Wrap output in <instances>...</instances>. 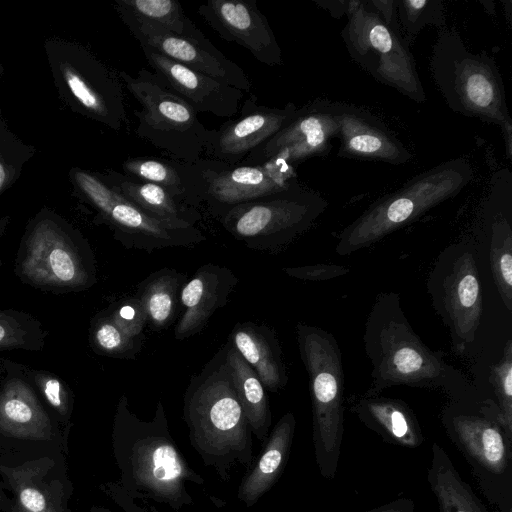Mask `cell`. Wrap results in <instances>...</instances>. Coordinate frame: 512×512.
<instances>
[{
    "label": "cell",
    "mask_w": 512,
    "mask_h": 512,
    "mask_svg": "<svg viewBox=\"0 0 512 512\" xmlns=\"http://www.w3.org/2000/svg\"><path fill=\"white\" fill-rule=\"evenodd\" d=\"M364 350L371 383L363 395L377 396L393 386L441 390L449 400L479 396L469 379L431 350L406 318L399 293L381 292L367 315Z\"/></svg>",
    "instance_id": "6da1fadb"
},
{
    "label": "cell",
    "mask_w": 512,
    "mask_h": 512,
    "mask_svg": "<svg viewBox=\"0 0 512 512\" xmlns=\"http://www.w3.org/2000/svg\"><path fill=\"white\" fill-rule=\"evenodd\" d=\"M112 438L119 485L128 494L175 511L193 504L187 483L203 485L205 481L179 451L161 401L153 418L146 421L130 410L126 395H122L116 405Z\"/></svg>",
    "instance_id": "7a4b0ae2"
},
{
    "label": "cell",
    "mask_w": 512,
    "mask_h": 512,
    "mask_svg": "<svg viewBox=\"0 0 512 512\" xmlns=\"http://www.w3.org/2000/svg\"><path fill=\"white\" fill-rule=\"evenodd\" d=\"M183 419L193 449L223 481L230 480L236 465H253L252 432L232 381L225 346L190 379Z\"/></svg>",
    "instance_id": "3957f363"
},
{
    "label": "cell",
    "mask_w": 512,
    "mask_h": 512,
    "mask_svg": "<svg viewBox=\"0 0 512 512\" xmlns=\"http://www.w3.org/2000/svg\"><path fill=\"white\" fill-rule=\"evenodd\" d=\"M14 273L22 283L54 294L83 292L98 281L95 254L87 238L45 207L25 227Z\"/></svg>",
    "instance_id": "277c9868"
},
{
    "label": "cell",
    "mask_w": 512,
    "mask_h": 512,
    "mask_svg": "<svg viewBox=\"0 0 512 512\" xmlns=\"http://www.w3.org/2000/svg\"><path fill=\"white\" fill-rule=\"evenodd\" d=\"M430 69L447 105L456 113L497 124L506 155L512 157V120L504 84L493 58L472 53L454 29H439L432 48Z\"/></svg>",
    "instance_id": "5b68a950"
},
{
    "label": "cell",
    "mask_w": 512,
    "mask_h": 512,
    "mask_svg": "<svg viewBox=\"0 0 512 512\" xmlns=\"http://www.w3.org/2000/svg\"><path fill=\"white\" fill-rule=\"evenodd\" d=\"M440 420L490 504L499 512H512V441L494 399L449 400Z\"/></svg>",
    "instance_id": "8992f818"
},
{
    "label": "cell",
    "mask_w": 512,
    "mask_h": 512,
    "mask_svg": "<svg viewBox=\"0 0 512 512\" xmlns=\"http://www.w3.org/2000/svg\"><path fill=\"white\" fill-rule=\"evenodd\" d=\"M473 178L465 158L445 161L413 177L397 191L372 203L338 237L336 252L349 255L371 246L457 195Z\"/></svg>",
    "instance_id": "52a82bcc"
},
{
    "label": "cell",
    "mask_w": 512,
    "mask_h": 512,
    "mask_svg": "<svg viewBox=\"0 0 512 512\" xmlns=\"http://www.w3.org/2000/svg\"><path fill=\"white\" fill-rule=\"evenodd\" d=\"M296 336L309 378L312 440L320 475L333 480L344 435L345 380L335 337L320 327L298 322Z\"/></svg>",
    "instance_id": "ba28073f"
},
{
    "label": "cell",
    "mask_w": 512,
    "mask_h": 512,
    "mask_svg": "<svg viewBox=\"0 0 512 512\" xmlns=\"http://www.w3.org/2000/svg\"><path fill=\"white\" fill-rule=\"evenodd\" d=\"M44 49L58 94L74 112L115 131L128 127L118 72L75 42L47 39Z\"/></svg>",
    "instance_id": "9c48e42d"
},
{
    "label": "cell",
    "mask_w": 512,
    "mask_h": 512,
    "mask_svg": "<svg viewBox=\"0 0 512 512\" xmlns=\"http://www.w3.org/2000/svg\"><path fill=\"white\" fill-rule=\"evenodd\" d=\"M122 84L141 105L135 110L138 137L170 155L193 163L201 158L208 136L194 108L153 71L142 68L136 76L118 72Z\"/></svg>",
    "instance_id": "30bf717a"
},
{
    "label": "cell",
    "mask_w": 512,
    "mask_h": 512,
    "mask_svg": "<svg viewBox=\"0 0 512 512\" xmlns=\"http://www.w3.org/2000/svg\"><path fill=\"white\" fill-rule=\"evenodd\" d=\"M328 202L295 180L287 188L239 204L218 219L250 249L278 253L309 230Z\"/></svg>",
    "instance_id": "8fae6325"
},
{
    "label": "cell",
    "mask_w": 512,
    "mask_h": 512,
    "mask_svg": "<svg viewBox=\"0 0 512 512\" xmlns=\"http://www.w3.org/2000/svg\"><path fill=\"white\" fill-rule=\"evenodd\" d=\"M185 188V204L204 205L217 220L234 206L273 194L297 180L296 167L271 158L259 165L229 164L201 157L177 161Z\"/></svg>",
    "instance_id": "7c38bea8"
},
{
    "label": "cell",
    "mask_w": 512,
    "mask_h": 512,
    "mask_svg": "<svg viewBox=\"0 0 512 512\" xmlns=\"http://www.w3.org/2000/svg\"><path fill=\"white\" fill-rule=\"evenodd\" d=\"M341 35L351 58L375 80L422 104L426 93L409 45L385 25L369 0H350Z\"/></svg>",
    "instance_id": "4fadbf2b"
},
{
    "label": "cell",
    "mask_w": 512,
    "mask_h": 512,
    "mask_svg": "<svg viewBox=\"0 0 512 512\" xmlns=\"http://www.w3.org/2000/svg\"><path fill=\"white\" fill-rule=\"evenodd\" d=\"M70 178L76 191L125 248L151 253L163 248L190 247L206 240L194 225L150 217L109 187L98 173L75 168Z\"/></svg>",
    "instance_id": "5bb4252c"
},
{
    "label": "cell",
    "mask_w": 512,
    "mask_h": 512,
    "mask_svg": "<svg viewBox=\"0 0 512 512\" xmlns=\"http://www.w3.org/2000/svg\"><path fill=\"white\" fill-rule=\"evenodd\" d=\"M477 253L471 244L445 248L428 277L432 305L449 330L452 348L462 354L475 340L483 315Z\"/></svg>",
    "instance_id": "9a60e30c"
},
{
    "label": "cell",
    "mask_w": 512,
    "mask_h": 512,
    "mask_svg": "<svg viewBox=\"0 0 512 512\" xmlns=\"http://www.w3.org/2000/svg\"><path fill=\"white\" fill-rule=\"evenodd\" d=\"M114 8L140 45L244 92L251 90L252 83L244 70L227 58L208 38L200 41L180 37L122 8Z\"/></svg>",
    "instance_id": "2e32d148"
},
{
    "label": "cell",
    "mask_w": 512,
    "mask_h": 512,
    "mask_svg": "<svg viewBox=\"0 0 512 512\" xmlns=\"http://www.w3.org/2000/svg\"><path fill=\"white\" fill-rule=\"evenodd\" d=\"M337 136L331 101L315 100L299 108L291 123L255 148L240 164L259 165L276 158L297 167L311 157L328 154L331 139Z\"/></svg>",
    "instance_id": "e0dca14e"
},
{
    "label": "cell",
    "mask_w": 512,
    "mask_h": 512,
    "mask_svg": "<svg viewBox=\"0 0 512 512\" xmlns=\"http://www.w3.org/2000/svg\"><path fill=\"white\" fill-rule=\"evenodd\" d=\"M298 110L291 102L283 108L264 106L258 103L255 94H250L238 117L217 129H209L203 154L229 164H240L255 148L291 123Z\"/></svg>",
    "instance_id": "ac0fdd59"
},
{
    "label": "cell",
    "mask_w": 512,
    "mask_h": 512,
    "mask_svg": "<svg viewBox=\"0 0 512 512\" xmlns=\"http://www.w3.org/2000/svg\"><path fill=\"white\" fill-rule=\"evenodd\" d=\"M197 12L220 38L247 49L258 62L283 64L276 36L256 0H209Z\"/></svg>",
    "instance_id": "d6986e66"
},
{
    "label": "cell",
    "mask_w": 512,
    "mask_h": 512,
    "mask_svg": "<svg viewBox=\"0 0 512 512\" xmlns=\"http://www.w3.org/2000/svg\"><path fill=\"white\" fill-rule=\"evenodd\" d=\"M0 432L17 438L43 440L54 433L51 414L24 372V364L2 358Z\"/></svg>",
    "instance_id": "ffe728a7"
},
{
    "label": "cell",
    "mask_w": 512,
    "mask_h": 512,
    "mask_svg": "<svg viewBox=\"0 0 512 512\" xmlns=\"http://www.w3.org/2000/svg\"><path fill=\"white\" fill-rule=\"evenodd\" d=\"M331 105L338 125V156L394 165L411 161L410 151L370 112L346 103Z\"/></svg>",
    "instance_id": "44dd1931"
},
{
    "label": "cell",
    "mask_w": 512,
    "mask_h": 512,
    "mask_svg": "<svg viewBox=\"0 0 512 512\" xmlns=\"http://www.w3.org/2000/svg\"><path fill=\"white\" fill-rule=\"evenodd\" d=\"M140 46L153 72L197 113L231 117L239 112L244 91L190 69L145 45Z\"/></svg>",
    "instance_id": "7402d4cb"
},
{
    "label": "cell",
    "mask_w": 512,
    "mask_h": 512,
    "mask_svg": "<svg viewBox=\"0 0 512 512\" xmlns=\"http://www.w3.org/2000/svg\"><path fill=\"white\" fill-rule=\"evenodd\" d=\"M238 283L226 266L208 263L199 267L181 289L183 313L175 326V339L181 341L203 330L213 314L228 303Z\"/></svg>",
    "instance_id": "603a6c76"
},
{
    "label": "cell",
    "mask_w": 512,
    "mask_h": 512,
    "mask_svg": "<svg viewBox=\"0 0 512 512\" xmlns=\"http://www.w3.org/2000/svg\"><path fill=\"white\" fill-rule=\"evenodd\" d=\"M349 410L383 441L404 448H418L425 442L419 421L402 400L360 395L348 402Z\"/></svg>",
    "instance_id": "cb8c5ba5"
},
{
    "label": "cell",
    "mask_w": 512,
    "mask_h": 512,
    "mask_svg": "<svg viewBox=\"0 0 512 512\" xmlns=\"http://www.w3.org/2000/svg\"><path fill=\"white\" fill-rule=\"evenodd\" d=\"M296 428L292 412L285 413L269 433L261 454L243 477L237 498L246 506L255 505L277 482L286 466Z\"/></svg>",
    "instance_id": "d4e9b609"
},
{
    "label": "cell",
    "mask_w": 512,
    "mask_h": 512,
    "mask_svg": "<svg viewBox=\"0 0 512 512\" xmlns=\"http://www.w3.org/2000/svg\"><path fill=\"white\" fill-rule=\"evenodd\" d=\"M229 340L255 370L266 390L278 392L286 386L288 377L274 330L254 322L237 323Z\"/></svg>",
    "instance_id": "484cf974"
},
{
    "label": "cell",
    "mask_w": 512,
    "mask_h": 512,
    "mask_svg": "<svg viewBox=\"0 0 512 512\" xmlns=\"http://www.w3.org/2000/svg\"><path fill=\"white\" fill-rule=\"evenodd\" d=\"M98 175L109 187L150 217L194 226L202 219L198 209L177 200L156 184L140 181L114 170Z\"/></svg>",
    "instance_id": "4316f807"
},
{
    "label": "cell",
    "mask_w": 512,
    "mask_h": 512,
    "mask_svg": "<svg viewBox=\"0 0 512 512\" xmlns=\"http://www.w3.org/2000/svg\"><path fill=\"white\" fill-rule=\"evenodd\" d=\"M225 352L232 381L251 432L264 444L272 424L266 388L255 370L243 359L230 340L225 344Z\"/></svg>",
    "instance_id": "83f0119b"
},
{
    "label": "cell",
    "mask_w": 512,
    "mask_h": 512,
    "mask_svg": "<svg viewBox=\"0 0 512 512\" xmlns=\"http://www.w3.org/2000/svg\"><path fill=\"white\" fill-rule=\"evenodd\" d=\"M427 481L439 512H489L437 443L432 445Z\"/></svg>",
    "instance_id": "f1b7e54d"
},
{
    "label": "cell",
    "mask_w": 512,
    "mask_h": 512,
    "mask_svg": "<svg viewBox=\"0 0 512 512\" xmlns=\"http://www.w3.org/2000/svg\"><path fill=\"white\" fill-rule=\"evenodd\" d=\"M186 281V276L177 270L162 268L138 284L135 297L142 303L147 324L153 330L166 329L174 322Z\"/></svg>",
    "instance_id": "f546056e"
},
{
    "label": "cell",
    "mask_w": 512,
    "mask_h": 512,
    "mask_svg": "<svg viewBox=\"0 0 512 512\" xmlns=\"http://www.w3.org/2000/svg\"><path fill=\"white\" fill-rule=\"evenodd\" d=\"M114 7L157 24L177 36L200 41L207 39L176 0H114Z\"/></svg>",
    "instance_id": "4dcf8cb0"
},
{
    "label": "cell",
    "mask_w": 512,
    "mask_h": 512,
    "mask_svg": "<svg viewBox=\"0 0 512 512\" xmlns=\"http://www.w3.org/2000/svg\"><path fill=\"white\" fill-rule=\"evenodd\" d=\"M48 331L30 313L17 309H0V352L44 349Z\"/></svg>",
    "instance_id": "1f68e13d"
},
{
    "label": "cell",
    "mask_w": 512,
    "mask_h": 512,
    "mask_svg": "<svg viewBox=\"0 0 512 512\" xmlns=\"http://www.w3.org/2000/svg\"><path fill=\"white\" fill-rule=\"evenodd\" d=\"M490 266L498 293L508 311L512 310V228L505 218L492 223Z\"/></svg>",
    "instance_id": "d6a6232c"
},
{
    "label": "cell",
    "mask_w": 512,
    "mask_h": 512,
    "mask_svg": "<svg viewBox=\"0 0 512 512\" xmlns=\"http://www.w3.org/2000/svg\"><path fill=\"white\" fill-rule=\"evenodd\" d=\"M122 169L125 175L156 184L185 203V188L177 161L150 156L132 157L122 163Z\"/></svg>",
    "instance_id": "836d02e7"
},
{
    "label": "cell",
    "mask_w": 512,
    "mask_h": 512,
    "mask_svg": "<svg viewBox=\"0 0 512 512\" xmlns=\"http://www.w3.org/2000/svg\"><path fill=\"white\" fill-rule=\"evenodd\" d=\"M142 342L122 332L104 311L96 314L90 322L89 344L98 355L131 359L141 350Z\"/></svg>",
    "instance_id": "e575fe53"
},
{
    "label": "cell",
    "mask_w": 512,
    "mask_h": 512,
    "mask_svg": "<svg viewBox=\"0 0 512 512\" xmlns=\"http://www.w3.org/2000/svg\"><path fill=\"white\" fill-rule=\"evenodd\" d=\"M34 154L35 148L10 130L0 108V195L19 179Z\"/></svg>",
    "instance_id": "d590c367"
},
{
    "label": "cell",
    "mask_w": 512,
    "mask_h": 512,
    "mask_svg": "<svg viewBox=\"0 0 512 512\" xmlns=\"http://www.w3.org/2000/svg\"><path fill=\"white\" fill-rule=\"evenodd\" d=\"M443 2L440 0H398V19L401 33L408 45L426 25L446 27Z\"/></svg>",
    "instance_id": "8d00e7d4"
},
{
    "label": "cell",
    "mask_w": 512,
    "mask_h": 512,
    "mask_svg": "<svg viewBox=\"0 0 512 512\" xmlns=\"http://www.w3.org/2000/svg\"><path fill=\"white\" fill-rule=\"evenodd\" d=\"M24 372L40 398L61 419H69L74 403L70 386L57 374L24 364Z\"/></svg>",
    "instance_id": "74e56055"
},
{
    "label": "cell",
    "mask_w": 512,
    "mask_h": 512,
    "mask_svg": "<svg viewBox=\"0 0 512 512\" xmlns=\"http://www.w3.org/2000/svg\"><path fill=\"white\" fill-rule=\"evenodd\" d=\"M489 381L492 385L501 424L512 441V340L509 339L497 364L490 370Z\"/></svg>",
    "instance_id": "f35d334b"
},
{
    "label": "cell",
    "mask_w": 512,
    "mask_h": 512,
    "mask_svg": "<svg viewBox=\"0 0 512 512\" xmlns=\"http://www.w3.org/2000/svg\"><path fill=\"white\" fill-rule=\"evenodd\" d=\"M103 311L126 335L144 340L143 330L147 324V315L138 298L121 299Z\"/></svg>",
    "instance_id": "ab89813d"
},
{
    "label": "cell",
    "mask_w": 512,
    "mask_h": 512,
    "mask_svg": "<svg viewBox=\"0 0 512 512\" xmlns=\"http://www.w3.org/2000/svg\"><path fill=\"white\" fill-rule=\"evenodd\" d=\"M16 494L22 512H57L53 502L41 488L18 479Z\"/></svg>",
    "instance_id": "60d3db41"
},
{
    "label": "cell",
    "mask_w": 512,
    "mask_h": 512,
    "mask_svg": "<svg viewBox=\"0 0 512 512\" xmlns=\"http://www.w3.org/2000/svg\"><path fill=\"white\" fill-rule=\"evenodd\" d=\"M350 267L335 264H315L283 268L288 276L308 281H325L341 277L350 272Z\"/></svg>",
    "instance_id": "b9f144b4"
},
{
    "label": "cell",
    "mask_w": 512,
    "mask_h": 512,
    "mask_svg": "<svg viewBox=\"0 0 512 512\" xmlns=\"http://www.w3.org/2000/svg\"><path fill=\"white\" fill-rule=\"evenodd\" d=\"M105 492L123 512H158L152 506L137 503L135 498L128 494L119 483H108Z\"/></svg>",
    "instance_id": "7bdbcfd3"
},
{
    "label": "cell",
    "mask_w": 512,
    "mask_h": 512,
    "mask_svg": "<svg viewBox=\"0 0 512 512\" xmlns=\"http://www.w3.org/2000/svg\"><path fill=\"white\" fill-rule=\"evenodd\" d=\"M369 3L386 26L402 35L398 22V0H369Z\"/></svg>",
    "instance_id": "ee69618b"
},
{
    "label": "cell",
    "mask_w": 512,
    "mask_h": 512,
    "mask_svg": "<svg viewBox=\"0 0 512 512\" xmlns=\"http://www.w3.org/2000/svg\"><path fill=\"white\" fill-rule=\"evenodd\" d=\"M365 512H415V503L411 498L399 497Z\"/></svg>",
    "instance_id": "f6af8a7d"
},
{
    "label": "cell",
    "mask_w": 512,
    "mask_h": 512,
    "mask_svg": "<svg viewBox=\"0 0 512 512\" xmlns=\"http://www.w3.org/2000/svg\"><path fill=\"white\" fill-rule=\"evenodd\" d=\"M318 6L329 11L332 17L347 15L350 0H313Z\"/></svg>",
    "instance_id": "bcb514c9"
},
{
    "label": "cell",
    "mask_w": 512,
    "mask_h": 512,
    "mask_svg": "<svg viewBox=\"0 0 512 512\" xmlns=\"http://www.w3.org/2000/svg\"><path fill=\"white\" fill-rule=\"evenodd\" d=\"M10 223V216L5 215L3 217H0V240L3 237L8 225ZM2 268V260L0 257V270Z\"/></svg>",
    "instance_id": "7dc6e473"
},
{
    "label": "cell",
    "mask_w": 512,
    "mask_h": 512,
    "mask_svg": "<svg viewBox=\"0 0 512 512\" xmlns=\"http://www.w3.org/2000/svg\"><path fill=\"white\" fill-rule=\"evenodd\" d=\"M91 512H111V511L108 509H105V508L95 507L91 510Z\"/></svg>",
    "instance_id": "c3c4849f"
},
{
    "label": "cell",
    "mask_w": 512,
    "mask_h": 512,
    "mask_svg": "<svg viewBox=\"0 0 512 512\" xmlns=\"http://www.w3.org/2000/svg\"><path fill=\"white\" fill-rule=\"evenodd\" d=\"M2 374H3V362H2V358H0V379L2 377Z\"/></svg>",
    "instance_id": "681fc988"
},
{
    "label": "cell",
    "mask_w": 512,
    "mask_h": 512,
    "mask_svg": "<svg viewBox=\"0 0 512 512\" xmlns=\"http://www.w3.org/2000/svg\"><path fill=\"white\" fill-rule=\"evenodd\" d=\"M0 503H1V496H0Z\"/></svg>",
    "instance_id": "f907efd6"
}]
</instances>
